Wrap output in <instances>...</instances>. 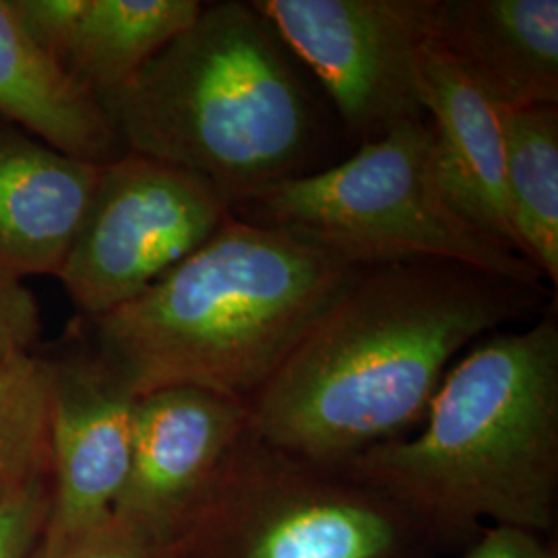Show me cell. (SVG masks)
Masks as SVG:
<instances>
[{"instance_id": "obj_1", "label": "cell", "mask_w": 558, "mask_h": 558, "mask_svg": "<svg viewBox=\"0 0 558 558\" xmlns=\"http://www.w3.org/2000/svg\"><path fill=\"white\" fill-rule=\"evenodd\" d=\"M544 286L456 263L362 269L248 401V435L341 470L426 416L465 348L536 317Z\"/></svg>"}, {"instance_id": "obj_16", "label": "cell", "mask_w": 558, "mask_h": 558, "mask_svg": "<svg viewBox=\"0 0 558 558\" xmlns=\"http://www.w3.org/2000/svg\"><path fill=\"white\" fill-rule=\"evenodd\" d=\"M505 193L519 253L558 286V106L505 110Z\"/></svg>"}, {"instance_id": "obj_14", "label": "cell", "mask_w": 558, "mask_h": 558, "mask_svg": "<svg viewBox=\"0 0 558 558\" xmlns=\"http://www.w3.org/2000/svg\"><path fill=\"white\" fill-rule=\"evenodd\" d=\"M0 119L96 166L126 154L106 106L25 36L7 0H0Z\"/></svg>"}, {"instance_id": "obj_18", "label": "cell", "mask_w": 558, "mask_h": 558, "mask_svg": "<svg viewBox=\"0 0 558 558\" xmlns=\"http://www.w3.org/2000/svg\"><path fill=\"white\" fill-rule=\"evenodd\" d=\"M50 509V476L32 480L0 502V558H32Z\"/></svg>"}, {"instance_id": "obj_3", "label": "cell", "mask_w": 558, "mask_h": 558, "mask_svg": "<svg viewBox=\"0 0 558 558\" xmlns=\"http://www.w3.org/2000/svg\"><path fill=\"white\" fill-rule=\"evenodd\" d=\"M362 267L230 218L137 299L73 331L133 396L199 387L251 401Z\"/></svg>"}, {"instance_id": "obj_10", "label": "cell", "mask_w": 558, "mask_h": 558, "mask_svg": "<svg viewBox=\"0 0 558 558\" xmlns=\"http://www.w3.org/2000/svg\"><path fill=\"white\" fill-rule=\"evenodd\" d=\"M50 362V509L32 558H48L112 518L129 472L137 396L71 329Z\"/></svg>"}, {"instance_id": "obj_4", "label": "cell", "mask_w": 558, "mask_h": 558, "mask_svg": "<svg viewBox=\"0 0 558 558\" xmlns=\"http://www.w3.org/2000/svg\"><path fill=\"white\" fill-rule=\"evenodd\" d=\"M126 151L211 180L234 205L306 174L317 106L274 27L251 2L199 17L110 104Z\"/></svg>"}, {"instance_id": "obj_9", "label": "cell", "mask_w": 558, "mask_h": 558, "mask_svg": "<svg viewBox=\"0 0 558 558\" xmlns=\"http://www.w3.org/2000/svg\"><path fill=\"white\" fill-rule=\"evenodd\" d=\"M246 433L248 401L199 387L140 396L112 515L180 550Z\"/></svg>"}, {"instance_id": "obj_17", "label": "cell", "mask_w": 558, "mask_h": 558, "mask_svg": "<svg viewBox=\"0 0 558 558\" xmlns=\"http://www.w3.org/2000/svg\"><path fill=\"white\" fill-rule=\"evenodd\" d=\"M50 362L29 354L0 371V502L50 476Z\"/></svg>"}, {"instance_id": "obj_21", "label": "cell", "mask_w": 558, "mask_h": 558, "mask_svg": "<svg viewBox=\"0 0 558 558\" xmlns=\"http://www.w3.org/2000/svg\"><path fill=\"white\" fill-rule=\"evenodd\" d=\"M48 558H180V550L112 515Z\"/></svg>"}, {"instance_id": "obj_2", "label": "cell", "mask_w": 558, "mask_h": 558, "mask_svg": "<svg viewBox=\"0 0 558 558\" xmlns=\"http://www.w3.org/2000/svg\"><path fill=\"white\" fill-rule=\"evenodd\" d=\"M418 523L440 553L486 527L553 538L558 519V319L478 339L440 380L422 430L341 468Z\"/></svg>"}, {"instance_id": "obj_13", "label": "cell", "mask_w": 558, "mask_h": 558, "mask_svg": "<svg viewBox=\"0 0 558 558\" xmlns=\"http://www.w3.org/2000/svg\"><path fill=\"white\" fill-rule=\"evenodd\" d=\"M100 170L0 119V276H59Z\"/></svg>"}, {"instance_id": "obj_8", "label": "cell", "mask_w": 558, "mask_h": 558, "mask_svg": "<svg viewBox=\"0 0 558 558\" xmlns=\"http://www.w3.org/2000/svg\"><path fill=\"white\" fill-rule=\"evenodd\" d=\"M263 20L323 83L348 131L375 141L426 120L420 64L435 0H253Z\"/></svg>"}, {"instance_id": "obj_22", "label": "cell", "mask_w": 558, "mask_h": 558, "mask_svg": "<svg viewBox=\"0 0 558 558\" xmlns=\"http://www.w3.org/2000/svg\"><path fill=\"white\" fill-rule=\"evenodd\" d=\"M461 558H558L555 538L513 527H486Z\"/></svg>"}, {"instance_id": "obj_11", "label": "cell", "mask_w": 558, "mask_h": 558, "mask_svg": "<svg viewBox=\"0 0 558 558\" xmlns=\"http://www.w3.org/2000/svg\"><path fill=\"white\" fill-rule=\"evenodd\" d=\"M430 44L505 110L558 106L557 0H435Z\"/></svg>"}, {"instance_id": "obj_6", "label": "cell", "mask_w": 558, "mask_h": 558, "mask_svg": "<svg viewBox=\"0 0 558 558\" xmlns=\"http://www.w3.org/2000/svg\"><path fill=\"white\" fill-rule=\"evenodd\" d=\"M398 502L246 433L180 558H440Z\"/></svg>"}, {"instance_id": "obj_12", "label": "cell", "mask_w": 558, "mask_h": 558, "mask_svg": "<svg viewBox=\"0 0 558 558\" xmlns=\"http://www.w3.org/2000/svg\"><path fill=\"white\" fill-rule=\"evenodd\" d=\"M420 94L445 197L480 234L521 255L505 193L502 108L433 44L422 54Z\"/></svg>"}, {"instance_id": "obj_19", "label": "cell", "mask_w": 558, "mask_h": 558, "mask_svg": "<svg viewBox=\"0 0 558 558\" xmlns=\"http://www.w3.org/2000/svg\"><path fill=\"white\" fill-rule=\"evenodd\" d=\"M7 4L25 36L62 64L87 0H7Z\"/></svg>"}, {"instance_id": "obj_5", "label": "cell", "mask_w": 558, "mask_h": 558, "mask_svg": "<svg viewBox=\"0 0 558 558\" xmlns=\"http://www.w3.org/2000/svg\"><path fill=\"white\" fill-rule=\"evenodd\" d=\"M232 216L302 234L362 269L435 260L544 286L527 260L451 207L437 179L428 119L362 143L333 168L265 186L236 201Z\"/></svg>"}, {"instance_id": "obj_7", "label": "cell", "mask_w": 558, "mask_h": 558, "mask_svg": "<svg viewBox=\"0 0 558 558\" xmlns=\"http://www.w3.org/2000/svg\"><path fill=\"white\" fill-rule=\"evenodd\" d=\"M232 218L211 180L179 166L122 154L101 166L60 283L80 319L137 299Z\"/></svg>"}, {"instance_id": "obj_20", "label": "cell", "mask_w": 558, "mask_h": 558, "mask_svg": "<svg viewBox=\"0 0 558 558\" xmlns=\"http://www.w3.org/2000/svg\"><path fill=\"white\" fill-rule=\"evenodd\" d=\"M41 333L38 300L20 279L0 276V371L36 352Z\"/></svg>"}, {"instance_id": "obj_15", "label": "cell", "mask_w": 558, "mask_h": 558, "mask_svg": "<svg viewBox=\"0 0 558 558\" xmlns=\"http://www.w3.org/2000/svg\"><path fill=\"white\" fill-rule=\"evenodd\" d=\"M201 9L199 0H87L62 66L108 110Z\"/></svg>"}]
</instances>
